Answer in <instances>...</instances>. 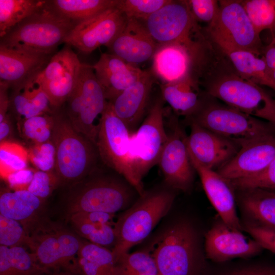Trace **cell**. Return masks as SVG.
<instances>
[{"mask_svg": "<svg viewBox=\"0 0 275 275\" xmlns=\"http://www.w3.org/2000/svg\"><path fill=\"white\" fill-rule=\"evenodd\" d=\"M200 85L208 95L275 126V97L238 75L217 47Z\"/></svg>", "mask_w": 275, "mask_h": 275, "instance_id": "obj_1", "label": "cell"}, {"mask_svg": "<svg viewBox=\"0 0 275 275\" xmlns=\"http://www.w3.org/2000/svg\"><path fill=\"white\" fill-rule=\"evenodd\" d=\"M175 193L166 189L145 192L114 224L116 241L112 252L115 261L143 241L171 209Z\"/></svg>", "mask_w": 275, "mask_h": 275, "instance_id": "obj_2", "label": "cell"}, {"mask_svg": "<svg viewBox=\"0 0 275 275\" xmlns=\"http://www.w3.org/2000/svg\"><path fill=\"white\" fill-rule=\"evenodd\" d=\"M75 24L53 11L47 4L1 38L6 47L33 53L53 54Z\"/></svg>", "mask_w": 275, "mask_h": 275, "instance_id": "obj_3", "label": "cell"}, {"mask_svg": "<svg viewBox=\"0 0 275 275\" xmlns=\"http://www.w3.org/2000/svg\"><path fill=\"white\" fill-rule=\"evenodd\" d=\"M53 115L51 140L56 149L54 172L60 184H75L91 171L97 150L74 128L66 115Z\"/></svg>", "mask_w": 275, "mask_h": 275, "instance_id": "obj_4", "label": "cell"}, {"mask_svg": "<svg viewBox=\"0 0 275 275\" xmlns=\"http://www.w3.org/2000/svg\"><path fill=\"white\" fill-rule=\"evenodd\" d=\"M188 118L238 145L263 136L275 135V126L271 123L222 103L205 92L200 108Z\"/></svg>", "mask_w": 275, "mask_h": 275, "instance_id": "obj_5", "label": "cell"}, {"mask_svg": "<svg viewBox=\"0 0 275 275\" xmlns=\"http://www.w3.org/2000/svg\"><path fill=\"white\" fill-rule=\"evenodd\" d=\"M30 236L28 247L47 275H82L78 244L66 229L45 218Z\"/></svg>", "mask_w": 275, "mask_h": 275, "instance_id": "obj_6", "label": "cell"}, {"mask_svg": "<svg viewBox=\"0 0 275 275\" xmlns=\"http://www.w3.org/2000/svg\"><path fill=\"white\" fill-rule=\"evenodd\" d=\"M219 10L213 22L202 27L212 43L220 50H247L261 56L264 46L241 1H219Z\"/></svg>", "mask_w": 275, "mask_h": 275, "instance_id": "obj_7", "label": "cell"}, {"mask_svg": "<svg viewBox=\"0 0 275 275\" xmlns=\"http://www.w3.org/2000/svg\"><path fill=\"white\" fill-rule=\"evenodd\" d=\"M99 125L95 146L100 157L142 196L145 193L142 180L134 169L130 155L131 132L115 113L109 102L101 115Z\"/></svg>", "mask_w": 275, "mask_h": 275, "instance_id": "obj_8", "label": "cell"}, {"mask_svg": "<svg viewBox=\"0 0 275 275\" xmlns=\"http://www.w3.org/2000/svg\"><path fill=\"white\" fill-rule=\"evenodd\" d=\"M197 236L186 222L176 223L165 230L152 246L159 275H193L199 256Z\"/></svg>", "mask_w": 275, "mask_h": 275, "instance_id": "obj_9", "label": "cell"}, {"mask_svg": "<svg viewBox=\"0 0 275 275\" xmlns=\"http://www.w3.org/2000/svg\"><path fill=\"white\" fill-rule=\"evenodd\" d=\"M108 102L92 66L82 63L77 84L65 102V115L74 128L95 145L100 125L96 120Z\"/></svg>", "mask_w": 275, "mask_h": 275, "instance_id": "obj_10", "label": "cell"}, {"mask_svg": "<svg viewBox=\"0 0 275 275\" xmlns=\"http://www.w3.org/2000/svg\"><path fill=\"white\" fill-rule=\"evenodd\" d=\"M135 189L127 182L99 177L74 189L67 199V216L79 212L98 211L114 214L127 207Z\"/></svg>", "mask_w": 275, "mask_h": 275, "instance_id": "obj_11", "label": "cell"}, {"mask_svg": "<svg viewBox=\"0 0 275 275\" xmlns=\"http://www.w3.org/2000/svg\"><path fill=\"white\" fill-rule=\"evenodd\" d=\"M164 103L161 96L150 107L147 116L130 136V152L134 169L142 180L158 162L169 134L164 126Z\"/></svg>", "mask_w": 275, "mask_h": 275, "instance_id": "obj_12", "label": "cell"}, {"mask_svg": "<svg viewBox=\"0 0 275 275\" xmlns=\"http://www.w3.org/2000/svg\"><path fill=\"white\" fill-rule=\"evenodd\" d=\"M143 22L159 45L188 44L202 32V27L193 16L187 1L171 0Z\"/></svg>", "mask_w": 275, "mask_h": 275, "instance_id": "obj_13", "label": "cell"}, {"mask_svg": "<svg viewBox=\"0 0 275 275\" xmlns=\"http://www.w3.org/2000/svg\"><path fill=\"white\" fill-rule=\"evenodd\" d=\"M81 64L71 46L66 44L37 74L36 79L52 108L62 106L72 93L79 78Z\"/></svg>", "mask_w": 275, "mask_h": 275, "instance_id": "obj_14", "label": "cell"}, {"mask_svg": "<svg viewBox=\"0 0 275 275\" xmlns=\"http://www.w3.org/2000/svg\"><path fill=\"white\" fill-rule=\"evenodd\" d=\"M127 18L116 7L76 23L64 43L84 54L99 47L108 46L124 28Z\"/></svg>", "mask_w": 275, "mask_h": 275, "instance_id": "obj_15", "label": "cell"}, {"mask_svg": "<svg viewBox=\"0 0 275 275\" xmlns=\"http://www.w3.org/2000/svg\"><path fill=\"white\" fill-rule=\"evenodd\" d=\"M176 121L172 120V129L168 133L158 164L170 188L186 191L193 184L195 170L190 159L186 136Z\"/></svg>", "mask_w": 275, "mask_h": 275, "instance_id": "obj_16", "label": "cell"}, {"mask_svg": "<svg viewBox=\"0 0 275 275\" xmlns=\"http://www.w3.org/2000/svg\"><path fill=\"white\" fill-rule=\"evenodd\" d=\"M236 155L217 170L230 181L254 176L275 158V135L263 136L238 144Z\"/></svg>", "mask_w": 275, "mask_h": 275, "instance_id": "obj_17", "label": "cell"}, {"mask_svg": "<svg viewBox=\"0 0 275 275\" xmlns=\"http://www.w3.org/2000/svg\"><path fill=\"white\" fill-rule=\"evenodd\" d=\"M189 120L190 132L186 139L188 151L201 164L212 170L218 169L238 151L240 147L235 142Z\"/></svg>", "mask_w": 275, "mask_h": 275, "instance_id": "obj_18", "label": "cell"}, {"mask_svg": "<svg viewBox=\"0 0 275 275\" xmlns=\"http://www.w3.org/2000/svg\"><path fill=\"white\" fill-rule=\"evenodd\" d=\"M263 248L255 239L224 223L215 224L206 234L205 250L207 258L224 262L237 258H249L260 253Z\"/></svg>", "mask_w": 275, "mask_h": 275, "instance_id": "obj_19", "label": "cell"}, {"mask_svg": "<svg viewBox=\"0 0 275 275\" xmlns=\"http://www.w3.org/2000/svg\"><path fill=\"white\" fill-rule=\"evenodd\" d=\"M189 155L205 192L222 222L231 228L243 230L242 225L237 214L234 188L231 182L217 171L205 167Z\"/></svg>", "mask_w": 275, "mask_h": 275, "instance_id": "obj_20", "label": "cell"}, {"mask_svg": "<svg viewBox=\"0 0 275 275\" xmlns=\"http://www.w3.org/2000/svg\"><path fill=\"white\" fill-rule=\"evenodd\" d=\"M158 46L143 21L127 19L124 28L106 47L108 53L137 66L152 59Z\"/></svg>", "mask_w": 275, "mask_h": 275, "instance_id": "obj_21", "label": "cell"}, {"mask_svg": "<svg viewBox=\"0 0 275 275\" xmlns=\"http://www.w3.org/2000/svg\"><path fill=\"white\" fill-rule=\"evenodd\" d=\"M53 54L33 53L0 44V82L9 88L17 87L41 71Z\"/></svg>", "mask_w": 275, "mask_h": 275, "instance_id": "obj_22", "label": "cell"}, {"mask_svg": "<svg viewBox=\"0 0 275 275\" xmlns=\"http://www.w3.org/2000/svg\"><path fill=\"white\" fill-rule=\"evenodd\" d=\"M155 78L151 69L144 70L134 83L109 102L131 133L143 117Z\"/></svg>", "mask_w": 275, "mask_h": 275, "instance_id": "obj_23", "label": "cell"}, {"mask_svg": "<svg viewBox=\"0 0 275 275\" xmlns=\"http://www.w3.org/2000/svg\"><path fill=\"white\" fill-rule=\"evenodd\" d=\"M92 67L108 102L134 83L144 71L108 52L102 53Z\"/></svg>", "mask_w": 275, "mask_h": 275, "instance_id": "obj_24", "label": "cell"}, {"mask_svg": "<svg viewBox=\"0 0 275 275\" xmlns=\"http://www.w3.org/2000/svg\"><path fill=\"white\" fill-rule=\"evenodd\" d=\"M43 200L26 189L3 190L0 214L20 223L30 235L44 219Z\"/></svg>", "mask_w": 275, "mask_h": 275, "instance_id": "obj_25", "label": "cell"}, {"mask_svg": "<svg viewBox=\"0 0 275 275\" xmlns=\"http://www.w3.org/2000/svg\"><path fill=\"white\" fill-rule=\"evenodd\" d=\"M31 77L12 89L9 108L18 121L44 113H52L49 99L36 79Z\"/></svg>", "mask_w": 275, "mask_h": 275, "instance_id": "obj_26", "label": "cell"}, {"mask_svg": "<svg viewBox=\"0 0 275 275\" xmlns=\"http://www.w3.org/2000/svg\"><path fill=\"white\" fill-rule=\"evenodd\" d=\"M242 210L253 225L275 231V189H238Z\"/></svg>", "mask_w": 275, "mask_h": 275, "instance_id": "obj_27", "label": "cell"}, {"mask_svg": "<svg viewBox=\"0 0 275 275\" xmlns=\"http://www.w3.org/2000/svg\"><path fill=\"white\" fill-rule=\"evenodd\" d=\"M161 97L177 115L193 116L200 108L205 95L200 84L192 79L162 84Z\"/></svg>", "mask_w": 275, "mask_h": 275, "instance_id": "obj_28", "label": "cell"}, {"mask_svg": "<svg viewBox=\"0 0 275 275\" xmlns=\"http://www.w3.org/2000/svg\"><path fill=\"white\" fill-rule=\"evenodd\" d=\"M220 50L241 77L260 86L269 87L275 92V80L262 56L260 58L247 50Z\"/></svg>", "mask_w": 275, "mask_h": 275, "instance_id": "obj_29", "label": "cell"}, {"mask_svg": "<svg viewBox=\"0 0 275 275\" xmlns=\"http://www.w3.org/2000/svg\"><path fill=\"white\" fill-rule=\"evenodd\" d=\"M119 0H50L48 6L75 24L117 6Z\"/></svg>", "mask_w": 275, "mask_h": 275, "instance_id": "obj_30", "label": "cell"}, {"mask_svg": "<svg viewBox=\"0 0 275 275\" xmlns=\"http://www.w3.org/2000/svg\"><path fill=\"white\" fill-rule=\"evenodd\" d=\"M0 275H47L23 246H0Z\"/></svg>", "mask_w": 275, "mask_h": 275, "instance_id": "obj_31", "label": "cell"}, {"mask_svg": "<svg viewBox=\"0 0 275 275\" xmlns=\"http://www.w3.org/2000/svg\"><path fill=\"white\" fill-rule=\"evenodd\" d=\"M78 263L82 275H114L116 261L112 251L89 241L82 243Z\"/></svg>", "mask_w": 275, "mask_h": 275, "instance_id": "obj_32", "label": "cell"}, {"mask_svg": "<svg viewBox=\"0 0 275 275\" xmlns=\"http://www.w3.org/2000/svg\"><path fill=\"white\" fill-rule=\"evenodd\" d=\"M44 0H0V36H4L15 26L46 4Z\"/></svg>", "mask_w": 275, "mask_h": 275, "instance_id": "obj_33", "label": "cell"}, {"mask_svg": "<svg viewBox=\"0 0 275 275\" xmlns=\"http://www.w3.org/2000/svg\"><path fill=\"white\" fill-rule=\"evenodd\" d=\"M158 274L155 262L150 252H128L116 261L114 275Z\"/></svg>", "mask_w": 275, "mask_h": 275, "instance_id": "obj_34", "label": "cell"}, {"mask_svg": "<svg viewBox=\"0 0 275 275\" xmlns=\"http://www.w3.org/2000/svg\"><path fill=\"white\" fill-rule=\"evenodd\" d=\"M44 113L18 121V129L23 138L32 145L51 140L54 115Z\"/></svg>", "mask_w": 275, "mask_h": 275, "instance_id": "obj_35", "label": "cell"}, {"mask_svg": "<svg viewBox=\"0 0 275 275\" xmlns=\"http://www.w3.org/2000/svg\"><path fill=\"white\" fill-rule=\"evenodd\" d=\"M256 31L260 34L275 25V0L241 1Z\"/></svg>", "mask_w": 275, "mask_h": 275, "instance_id": "obj_36", "label": "cell"}, {"mask_svg": "<svg viewBox=\"0 0 275 275\" xmlns=\"http://www.w3.org/2000/svg\"><path fill=\"white\" fill-rule=\"evenodd\" d=\"M28 151L17 143L4 141L0 144V172L4 178L8 175L28 168Z\"/></svg>", "mask_w": 275, "mask_h": 275, "instance_id": "obj_37", "label": "cell"}, {"mask_svg": "<svg viewBox=\"0 0 275 275\" xmlns=\"http://www.w3.org/2000/svg\"><path fill=\"white\" fill-rule=\"evenodd\" d=\"M171 0H119L117 7L127 19L145 21Z\"/></svg>", "mask_w": 275, "mask_h": 275, "instance_id": "obj_38", "label": "cell"}, {"mask_svg": "<svg viewBox=\"0 0 275 275\" xmlns=\"http://www.w3.org/2000/svg\"><path fill=\"white\" fill-rule=\"evenodd\" d=\"M31 240L30 235L18 221L0 214L1 245L12 248L28 246Z\"/></svg>", "mask_w": 275, "mask_h": 275, "instance_id": "obj_39", "label": "cell"}, {"mask_svg": "<svg viewBox=\"0 0 275 275\" xmlns=\"http://www.w3.org/2000/svg\"><path fill=\"white\" fill-rule=\"evenodd\" d=\"M29 161L37 170L54 172L56 163V149L51 140L32 145L28 150Z\"/></svg>", "mask_w": 275, "mask_h": 275, "instance_id": "obj_40", "label": "cell"}, {"mask_svg": "<svg viewBox=\"0 0 275 275\" xmlns=\"http://www.w3.org/2000/svg\"><path fill=\"white\" fill-rule=\"evenodd\" d=\"M230 182L234 189L256 187L275 189V158L261 172L250 177Z\"/></svg>", "mask_w": 275, "mask_h": 275, "instance_id": "obj_41", "label": "cell"}, {"mask_svg": "<svg viewBox=\"0 0 275 275\" xmlns=\"http://www.w3.org/2000/svg\"><path fill=\"white\" fill-rule=\"evenodd\" d=\"M59 184V180L54 172L36 170L26 190L43 200L48 197Z\"/></svg>", "mask_w": 275, "mask_h": 275, "instance_id": "obj_42", "label": "cell"}, {"mask_svg": "<svg viewBox=\"0 0 275 275\" xmlns=\"http://www.w3.org/2000/svg\"><path fill=\"white\" fill-rule=\"evenodd\" d=\"M190 11L195 20L205 23L207 26L216 17L219 10V1L216 0H188Z\"/></svg>", "mask_w": 275, "mask_h": 275, "instance_id": "obj_43", "label": "cell"}, {"mask_svg": "<svg viewBox=\"0 0 275 275\" xmlns=\"http://www.w3.org/2000/svg\"><path fill=\"white\" fill-rule=\"evenodd\" d=\"M84 238L91 243L105 248L112 244L114 246L116 241L114 226L109 224H91L86 228Z\"/></svg>", "mask_w": 275, "mask_h": 275, "instance_id": "obj_44", "label": "cell"}, {"mask_svg": "<svg viewBox=\"0 0 275 275\" xmlns=\"http://www.w3.org/2000/svg\"><path fill=\"white\" fill-rule=\"evenodd\" d=\"M247 232L264 249L275 253V231L253 225L247 222L243 226Z\"/></svg>", "mask_w": 275, "mask_h": 275, "instance_id": "obj_45", "label": "cell"}, {"mask_svg": "<svg viewBox=\"0 0 275 275\" xmlns=\"http://www.w3.org/2000/svg\"><path fill=\"white\" fill-rule=\"evenodd\" d=\"M114 215L103 212L85 211L74 213L68 216V218L71 224L80 223L112 224Z\"/></svg>", "mask_w": 275, "mask_h": 275, "instance_id": "obj_46", "label": "cell"}, {"mask_svg": "<svg viewBox=\"0 0 275 275\" xmlns=\"http://www.w3.org/2000/svg\"><path fill=\"white\" fill-rule=\"evenodd\" d=\"M36 170L28 167L14 172L4 178L14 190L26 189L32 180Z\"/></svg>", "mask_w": 275, "mask_h": 275, "instance_id": "obj_47", "label": "cell"}, {"mask_svg": "<svg viewBox=\"0 0 275 275\" xmlns=\"http://www.w3.org/2000/svg\"><path fill=\"white\" fill-rule=\"evenodd\" d=\"M261 56L264 59L267 67L275 80V39L272 37L270 42L264 46Z\"/></svg>", "mask_w": 275, "mask_h": 275, "instance_id": "obj_48", "label": "cell"}, {"mask_svg": "<svg viewBox=\"0 0 275 275\" xmlns=\"http://www.w3.org/2000/svg\"><path fill=\"white\" fill-rule=\"evenodd\" d=\"M9 89L7 85L0 82V122L5 118L9 108L10 97L8 93Z\"/></svg>", "mask_w": 275, "mask_h": 275, "instance_id": "obj_49", "label": "cell"}, {"mask_svg": "<svg viewBox=\"0 0 275 275\" xmlns=\"http://www.w3.org/2000/svg\"><path fill=\"white\" fill-rule=\"evenodd\" d=\"M229 275H275V268L270 267L246 268L235 271Z\"/></svg>", "mask_w": 275, "mask_h": 275, "instance_id": "obj_50", "label": "cell"}, {"mask_svg": "<svg viewBox=\"0 0 275 275\" xmlns=\"http://www.w3.org/2000/svg\"><path fill=\"white\" fill-rule=\"evenodd\" d=\"M10 115L7 114L4 120L0 122V141H6L11 133Z\"/></svg>", "mask_w": 275, "mask_h": 275, "instance_id": "obj_51", "label": "cell"}, {"mask_svg": "<svg viewBox=\"0 0 275 275\" xmlns=\"http://www.w3.org/2000/svg\"><path fill=\"white\" fill-rule=\"evenodd\" d=\"M270 32L272 37L275 39V25L272 28V29L270 31Z\"/></svg>", "mask_w": 275, "mask_h": 275, "instance_id": "obj_52", "label": "cell"}]
</instances>
